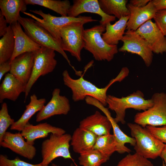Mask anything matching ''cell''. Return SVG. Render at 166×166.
<instances>
[{"mask_svg":"<svg viewBox=\"0 0 166 166\" xmlns=\"http://www.w3.org/2000/svg\"><path fill=\"white\" fill-rule=\"evenodd\" d=\"M62 75L64 85L72 91V98L74 101L83 100L87 96H90L98 100L105 106L107 105V92L109 88L115 82L122 81L128 76V74L125 71L121 70L115 78L111 80L108 84L103 88L97 87L85 79L82 76L78 79H73L67 70L63 71Z\"/></svg>","mask_w":166,"mask_h":166,"instance_id":"cell-1","label":"cell"},{"mask_svg":"<svg viewBox=\"0 0 166 166\" xmlns=\"http://www.w3.org/2000/svg\"><path fill=\"white\" fill-rule=\"evenodd\" d=\"M105 31V27L100 24L84 29V48L92 53L96 60L110 61L118 53V49L117 45H109L103 40L102 35Z\"/></svg>","mask_w":166,"mask_h":166,"instance_id":"cell-2","label":"cell"},{"mask_svg":"<svg viewBox=\"0 0 166 166\" xmlns=\"http://www.w3.org/2000/svg\"><path fill=\"white\" fill-rule=\"evenodd\" d=\"M106 103L109 108L116 113V117L114 118L115 121L117 123L122 124L125 123V117L127 109L131 108L144 111L151 107L153 105L152 99H145L143 93L139 90L121 98L108 95Z\"/></svg>","mask_w":166,"mask_h":166,"instance_id":"cell-3","label":"cell"},{"mask_svg":"<svg viewBox=\"0 0 166 166\" xmlns=\"http://www.w3.org/2000/svg\"><path fill=\"white\" fill-rule=\"evenodd\" d=\"M127 125L132 137L136 141L134 146L136 153L147 159H155L160 156L165 144L156 138L145 128L135 124Z\"/></svg>","mask_w":166,"mask_h":166,"instance_id":"cell-4","label":"cell"},{"mask_svg":"<svg viewBox=\"0 0 166 166\" xmlns=\"http://www.w3.org/2000/svg\"><path fill=\"white\" fill-rule=\"evenodd\" d=\"M30 11L41 16L42 18H39L32 14L26 12L22 13L34 19L36 22L47 30L61 44V38L60 30L63 27L75 22H81L86 24L98 21L97 20L93 19L90 16H79L77 17L68 16L56 17L49 13L45 14L41 10H30Z\"/></svg>","mask_w":166,"mask_h":166,"instance_id":"cell-5","label":"cell"},{"mask_svg":"<svg viewBox=\"0 0 166 166\" xmlns=\"http://www.w3.org/2000/svg\"><path fill=\"white\" fill-rule=\"evenodd\" d=\"M72 136L69 134L61 135L50 134L49 138L43 141L42 144V160L40 163L43 166H48L55 159L62 157L72 160L69 148Z\"/></svg>","mask_w":166,"mask_h":166,"instance_id":"cell-6","label":"cell"},{"mask_svg":"<svg viewBox=\"0 0 166 166\" xmlns=\"http://www.w3.org/2000/svg\"><path fill=\"white\" fill-rule=\"evenodd\" d=\"M18 22L22 26L25 33L34 42L41 46L54 50L61 54L70 65V62L62 47L61 44L43 27L35 22L33 18L20 16Z\"/></svg>","mask_w":166,"mask_h":166,"instance_id":"cell-7","label":"cell"},{"mask_svg":"<svg viewBox=\"0 0 166 166\" xmlns=\"http://www.w3.org/2000/svg\"><path fill=\"white\" fill-rule=\"evenodd\" d=\"M152 106L142 112L137 113L134 121L144 128L166 125V93H156L151 98Z\"/></svg>","mask_w":166,"mask_h":166,"instance_id":"cell-8","label":"cell"},{"mask_svg":"<svg viewBox=\"0 0 166 166\" xmlns=\"http://www.w3.org/2000/svg\"><path fill=\"white\" fill-rule=\"evenodd\" d=\"M55 51L51 49L42 46L35 52L34 64L30 79L26 84L24 93L25 100L35 83L41 76L53 72L55 68L57 61L55 59Z\"/></svg>","mask_w":166,"mask_h":166,"instance_id":"cell-9","label":"cell"},{"mask_svg":"<svg viewBox=\"0 0 166 166\" xmlns=\"http://www.w3.org/2000/svg\"><path fill=\"white\" fill-rule=\"evenodd\" d=\"M85 24L73 22L63 27L60 30L62 49L69 52L79 62L81 60V52L84 48L83 34Z\"/></svg>","mask_w":166,"mask_h":166,"instance_id":"cell-10","label":"cell"},{"mask_svg":"<svg viewBox=\"0 0 166 166\" xmlns=\"http://www.w3.org/2000/svg\"><path fill=\"white\" fill-rule=\"evenodd\" d=\"M122 45L118 51L128 52L140 56L147 67L151 64L153 53L146 41L136 31L127 30L122 39Z\"/></svg>","mask_w":166,"mask_h":166,"instance_id":"cell-11","label":"cell"},{"mask_svg":"<svg viewBox=\"0 0 166 166\" xmlns=\"http://www.w3.org/2000/svg\"><path fill=\"white\" fill-rule=\"evenodd\" d=\"M136 31L146 41L153 53L163 54L166 52V37L151 20L142 25Z\"/></svg>","mask_w":166,"mask_h":166,"instance_id":"cell-12","label":"cell"},{"mask_svg":"<svg viewBox=\"0 0 166 166\" xmlns=\"http://www.w3.org/2000/svg\"><path fill=\"white\" fill-rule=\"evenodd\" d=\"M60 90L58 88L53 89L50 101L37 113V122H40L56 115H66L70 110L68 98L60 95Z\"/></svg>","mask_w":166,"mask_h":166,"instance_id":"cell-13","label":"cell"},{"mask_svg":"<svg viewBox=\"0 0 166 166\" xmlns=\"http://www.w3.org/2000/svg\"><path fill=\"white\" fill-rule=\"evenodd\" d=\"M0 145L30 160H32L36 153L35 147L25 141L19 132L12 133L6 132L0 141Z\"/></svg>","mask_w":166,"mask_h":166,"instance_id":"cell-14","label":"cell"},{"mask_svg":"<svg viewBox=\"0 0 166 166\" xmlns=\"http://www.w3.org/2000/svg\"><path fill=\"white\" fill-rule=\"evenodd\" d=\"M90 13L99 15L101 17L100 25L105 27L106 25L116 20L113 16L108 15L101 9L98 0H74L68 12V16L77 17L84 13Z\"/></svg>","mask_w":166,"mask_h":166,"instance_id":"cell-15","label":"cell"},{"mask_svg":"<svg viewBox=\"0 0 166 166\" xmlns=\"http://www.w3.org/2000/svg\"><path fill=\"white\" fill-rule=\"evenodd\" d=\"M34 56L35 52H26L18 55L11 61L10 73L26 85L31 77Z\"/></svg>","mask_w":166,"mask_h":166,"instance_id":"cell-16","label":"cell"},{"mask_svg":"<svg viewBox=\"0 0 166 166\" xmlns=\"http://www.w3.org/2000/svg\"><path fill=\"white\" fill-rule=\"evenodd\" d=\"M127 7L130 13L127 24V30L136 31L145 22L153 19L157 11L152 0L143 7H135L129 3L127 4Z\"/></svg>","mask_w":166,"mask_h":166,"instance_id":"cell-17","label":"cell"},{"mask_svg":"<svg viewBox=\"0 0 166 166\" xmlns=\"http://www.w3.org/2000/svg\"><path fill=\"white\" fill-rule=\"evenodd\" d=\"M91 104L101 110L110 121L113 129V134L117 143V152L120 154L130 152L131 150L126 147L125 144L126 143H129L134 146L136 143L135 139L128 136L121 130L114 118L111 117V113L108 109L105 108L98 100L93 99L92 100Z\"/></svg>","mask_w":166,"mask_h":166,"instance_id":"cell-18","label":"cell"},{"mask_svg":"<svg viewBox=\"0 0 166 166\" xmlns=\"http://www.w3.org/2000/svg\"><path fill=\"white\" fill-rule=\"evenodd\" d=\"M20 23L17 22L11 25L15 40V47L11 61L16 57L22 53L35 52L40 49L42 46L32 40L23 30Z\"/></svg>","mask_w":166,"mask_h":166,"instance_id":"cell-19","label":"cell"},{"mask_svg":"<svg viewBox=\"0 0 166 166\" xmlns=\"http://www.w3.org/2000/svg\"><path fill=\"white\" fill-rule=\"evenodd\" d=\"M79 127L92 132L97 136L110 134L112 128L108 118L98 111L81 120Z\"/></svg>","mask_w":166,"mask_h":166,"instance_id":"cell-20","label":"cell"},{"mask_svg":"<svg viewBox=\"0 0 166 166\" xmlns=\"http://www.w3.org/2000/svg\"><path fill=\"white\" fill-rule=\"evenodd\" d=\"M65 132L64 129L53 126L47 122L35 125L28 122L21 132V133L27 142L34 145L36 140L45 138L49 134L61 135L65 133Z\"/></svg>","mask_w":166,"mask_h":166,"instance_id":"cell-21","label":"cell"},{"mask_svg":"<svg viewBox=\"0 0 166 166\" xmlns=\"http://www.w3.org/2000/svg\"><path fill=\"white\" fill-rule=\"evenodd\" d=\"M97 137L92 132L79 127L73 133L70 145L75 152L81 154L93 149Z\"/></svg>","mask_w":166,"mask_h":166,"instance_id":"cell-22","label":"cell"},{"mask_svg":"<svg viewBox=\"0 0 166 166\" xmlns=\"http://www.w3.org/2000/svg\"><path fill=\"white\" fill-rule=\"evenodd\" d=\"M26 86L12 74L7 73L0 85V103L6 99L16 101L22 93H24Z\"/></svg>","mask_w":166,"mask_h":166,"instance_id":"cell-23","label":"cell"},{"mask_svg":"<svg viewBox=\"0 0 166 166\" xmlns=\"http://www.w3.org/2000/svg\"><path fill=\"white\" fill-rule=\"evenodd\" d=\"M46 99H38L35 94L30 97L29 103L26 105V109L20 118L10 126V129L21 132L26 125L29 122L31 117L37 112L41 111L45 106Z\"/></svg>","mask_w":166,"mask_h":166,"instance_id":"cell-24","label":"cell"},{"mask_svg":"<svg viewBox=\"0 0 166 166\" xmlns=\"http://www.w3.org/2000/svg\"><path fill=\"white\" fill-rule=\"evenodd\" d=\"M27 5L25 0H0V12L11 25L18 22L20 12H26Z\"/></svg>","mask_w":166,"mask_h":166,"instance_id":"cell-25","label":"cell"},{"mask_svg":"<svg viewBox=\"0 0 166 166\" xmlns=\"http://www.w3.org/2000/svg\"><path fill=\"white\" fill-rule=\"evenodd\" d=\"M130 16L122 17L114 24H107L105 27V32L102 35L103 40L108 44L117 45L121 41L125 33L127 24Z\"/></svg>","mask_w":166,"mask_h":166,"instance_id":"cell-26","label":"cell"},{"mask_svg":"<svg viewBox=\"0 0 166 166\" xmlns=\"http://www.w3.org/2000/svg\"><path fill=\"white\" fill-rule=\"evenodd\" d=\"M100 7L106 14L120 19L130 15L127 0H98Z\"/></svg>","mask_w":166,"mask_h":166,"instance_id":"cell-27","label":"cell"},{"mask_svg":"<svg viewBox=\"0 0 166 166\" xmlns=\"http://www.w3.org/2000/svg\"><path fill=\"white\" fill-rule=\"evenodd\" d=\"M14 47V32L11 25H9L6 32L0 39V64L10 60Z\"/></svg>","mask_w":166,"mask_h":166,"instance_id":"cell-28","label":"cell"},{"mask_svg":"<svg viewBox=\"0 0 166 166\" xmlns=\"http://www.w3.org/2000/svg\"><path fill=\"white\" fill-rule=\"evenodd\" d=\"M27 5H37L47 8L61 16H68V13L71 6L69 1L56 0H25Z\"/></svg>","mask_w":166,"mask_h":166,"instance_id":"cell-29","label":"cell"},{"mask_svg":"<svg viewBox=\"0 0 166 166\" xmlns=\"http://www.w3.org/2000/svg\"><path fill=\"white\" fill-rule=\"evenodd\" d=\"M93 149L98 150L110 158L117 150V143L114 136L110 134L97 136Z\"/></svg>","mask_w":166,"mask_h":166,"instance_id":"cell-30","label":"cell"},{"mask_svg":"<svg viewBox=\"0 0 166 166\" xmlns=\"http://www.w3.org/2000/svg\"><path fill=\"white\" fill-rule=\"evenodd\" d=\"M80 155L78 158L79 164L82 166H101L109 159L98 150L94 149Z\"/></svg>","mask_w":166,"mask_h":166,"instance_id":"cell-31","label":"cell"},{"mask_svg":"<svg viewBox=\"0 0 166 166\" xmlns=\"http://www.w3.org/2000/svg\"><path fill=\"white\" fill-rule=\"evenodd\" d=\"M116 166H154L151 161L135 153L129 154L121 160Z\"/></svg>","mask_w":166,"mask_h":166,"instance_id":"cell-32","label":"cell"},{"mask_svg":"<svg viewBox=\"0 0 166 166\" xmlns=\"http://www.w3.org/2000/svg\"><path fill=\"white\" fill-rule=\"evenodd\" d=\"M9 115L7 104L3 103L0 110V141L2 140L8 128L15 122Z\"/></svg>","mask_w":166,"mask_h":166,"instance_id":"cell-33","label":"cell"},{"mask_svg":"<svg viewBox=\"0 0 166 166\" xmlns=\"http://www.w3.org/2000/svg\"><path fill=\"white\" fill-rule=\"evenodd\" d=\"M0 166H43L40 163L32 164L21 160L17 157L14 159H10L6 156L0 154Z\"/></svg>","mask_w":166,"mask_h":166,"instance_id":"cell-34","label":"cell"},{"mask_svg":"<svg viewBox=\"0 0 166 166\" xmlns=\"http://www.w3.org/2000/svg\"><path fill=\"white\" fill-rule=\"evenodd\" d=\"M145 128L156 138L166 144V125L160 127L147 125Z\"/></svg>","mask_w":166,"mask_h":166,"instance_id":"cell-35","label":"cell"},{"mask_svg":"<svg viewBox=\"0 0 166 166\" xmlns=\"http://www.w3.org/2000/svg\"><path fill=\"white\" fill-rule=\"evenodd\" d=\"M153 19L158 27L166 37V10L158 11Z\"/></svg>","mask_w":166,"mask_h":166,"instance_id":"cell-36","label":"cell"},{"mask_svg":"<svg viewBox=\"0 0 166 166\" xmlns=\"http://www.w3.org/2000/svg\"><path fill=\"white\" fill-rule=\"evenodd\" d=\"M11 69V62L10 60L0 64V81L4 74L10 71Z\"/></svg>","mask_w":166,"mask_h":166,"instance_id":"cell-37","label":"cell"},{"mask_svg":"<svg viewBox=\"0 0 166 166\" xmlns=\"http://www.w3.org/2000/svg\"><path fill=\"white\" fill-rule=\"evenodd\" d=\"M7 21L0 12V37H2L6 32L8 26Z\"/></svg>","mask_w":166,"mask_h":166,"instance_id":"cell-38","label":"cell"},{"mask_svg":"<svg viewBox=\"0 0 166 166\" xmlns=\"http://www.w3.org/2000/svg\"><path fill=\"white\" fill-rule=\"evenodd\" d=\"M157 11L166 10V0H152Z\"/></svg>","mask_w":166,"mask_h":166,"instance_id":"cell-39","label":"cell"},{"mask_svg":"<svg viewBox=\"0 0 166 166\" xmlns=\"http://www.w3.org/2000/svg\"><path fill=\"white\" fill-rule=\"evenodd\" d=\"M151 0H130L129 3L132 5L137 7H143L146 6Z\"/></svg>","mask_w":166,"mask_h":166,"instance_id":"cell-40","label":"cell"},{"mask_svg":"<svg viewBox=\"0 0 166 166\" xmlns=\"http://www.w3.org/2000/svg\"><path fill=\"white\" fill-rule=\"evenodd\" d=\"M160 156L164 160L165 165L166 166V144H165L164 147Z\"/></svg>","mask_w":166,"mask_h":166,"instance_id":"cell-41","label":"cell"},{"mask_svg":"<svg viewBox=\"0 0 166 166\" xmlns=\"http://www.w3.org/2000/svg\"><path fill=\"white\" fill-rule=\"evenodd\" d=\"M51 166H60L59 165H58L57 164H54V163H53L52 164V165H51ZM69 166H75V165L72 163H71Z\"/></svg>","mask_w":166,"mask_h":166,"instance_id":"cell-42","label":"cell"},{"mask_svg":"<svg viewBox=\"0 0 166 166\" xmlns=\"http://www.w3.org/2000/svg\"></svg>","mask_w":166,"mask_h":166,"instance_id":"cell-43","label":"cell"}]
</instances>
